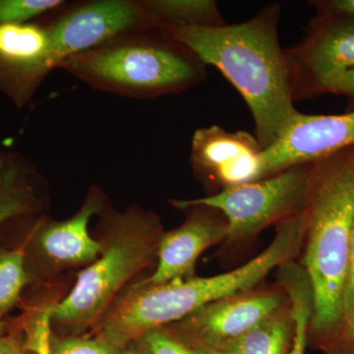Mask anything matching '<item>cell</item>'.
Listing matches in <instances>:
<instances>
[{"label": "cell", "instance_id": "1", "mask_svg": "<svg viewBox=\"0 0 354 354\" xmlns=\"http://www.w3.org/2000/svg\"><path fill=\"white\" fill-rule=\"evenodd\" d=\"M281 6H266L239 24L176 26L160 31L212 65L243 97L263 150L278 141L300 111L295 106L285 50L279 41Z\"/></svg>", "mask_w": 354, "mask_h": 354}, {"label": "cell", "instance_id": "2", "mask_svg": "<svg viewBox=\"0 0 354 354\" xmlns=\"http://www.w3.org/2000/svg\"><path fill=\"white\" fill-rule=\"evenodd\" d=\"M306 212L277 225L271 244L245 264L212 277H189L160 285L143 281L123 290L97 325L99 335L124 349L148 330L183 320L206 304L257 288L276 268L304 248Z\"/></svg>", "mask_w": 354, "mask_h": 354}, {"label": "cell", "instance_id": "3", "mask_svg": "<svg viewBox=\"0 0 354 354\" xmlns=\"http://www.w3.org/2000/svg\"><path fill=\"white\" fill-rule=\"evenodd\" d=\"M339 153L314 162L305 208L304 268L313 295L308 344L318 348L344 317L354 221V153Z\"/></svg>", "mask_w": 354, "mask_h": 354}, {"label": "cell", "instance_id": "4", "mask_svg": "<svg viewBox=\"0 0 354 354\" xmlns=\"http://www.w3.org/2000/svg\"><path fill=\"white\" fill-rule=\"evenodd\" d=\"M59 68L97 90L134 99L178 94L207 75L192 51L160 30L118 37L72 55Z\"/></svg>", "mask_w": 354, "mask_h": 354}, {"label": "cell", "instance_id": "5", "mask_svg": "<svg viewBox=\"0 0 354 354\" xmlns=\"http://www.w3.org/2000/svg\"><path fill=\"white\" fill-rule=\"evenodd\" d=\"M164 232L158 216L142 209L109 215L99 258L64 300L51 305V326L78 334L99 325L125 286L157 260Z\"/></svg>", "mask_w": 354, "mask_h": 354}, {"label": "cell", "instance_id": "6", "mask_svg": "<svg viewBox=\"0 0 354 354\" xmlns=\"http://www.w3.org/2000/svg\"><path fill=\"white\" fill-rule=\"evenodd\" d=\"M313 164L295 165L253 183L225 188L209 196L174 200L176 209L206 206L220 211L228 225L227 242L246 241L306 208Z\"/></svg>", "mask_w": 354, "mask_h": 354}, {"label": "cell", "instance_id": "7", "mask_svg": "<svg viewBox=\"0 0 354 354\" xmlns=\"http://www.w3.org/2000/svg\"><path fill=\"white\" fill-rule=\"evenodd\" d=\"M51 69L67 58L130 32L157 31L155 18L132 0H97L70 9L46 25Z\"/></svg>", "mask_w": 354, "mask_h": 354}, {"label": "cell", "instance_id": "8", "mask_svg": "<svg viewBox=\"0 0 354 354\" xmlns=\"http://www.w3.org/2000/svg\"><path fill=\"white\" fill-rule=\"evenodd\" d=\"M288 302L281 286L255 288L206 304L167 328L193 349L220 353Z\"/></svg>", "mask_w": 354, "mask_h": 354}, {"label": "cell", "instance_id": "9", "mask_svg": "<svg viewBox=\"0 0 354 354\" xmlns=\"http://www.w3.org/2000/svg\"><path fill=\"white\" fill-rule=\"evenodd\" d=\"M328 14L304 41L285 50L295 102L316 95L327 79L354 67V19Z\"/></svg>", "mask_w": 354, "mask_h": 354}, {"label": "cell", "instance_id": "10", "mask_svg": "<svg viewBox=\"0 0 354 354\" xmlns=\"http://www.w3.org/2000/svg\"><path fill=\"white\" fill-rule=\"evenodd\" d=\"M354 147V111L339 115L300 113L285 134L263 150L262 178L314 164Z\"/></svg>", "mask_w": 354, "mask_h": 354}, {"label": "cell", "instance_id": "11", "mask_svg": "<svg viewBox=\"0 0 354 354\" xmlns=\"http://www.w3.org/2000/svg\"><path fill=\"white\" fill-rule=\"evenodd\" d=\"M262 153L250 133L212 125L194 132L190 160L197 174L223 190L262 179Z\"/></svg>", "mask_w": 354, "mask_h": 354}, {"label": "cell", "instance_id": "12", "mask_svg": "<svg viewBox=\"0 0 354 354\" xmlns=\"http://www.w3.org/2000/svg\"><path fill=\"white\" fill-rule=\"evenodd\" d=\"M184 211L188 212V216L183 225L162 234L157 268L143 283L160 285L194 276L201 254L227 241V221L220 211L206 206H192Z\"/></svg>", "mask_w": 354, "mask_h": 354}, {"label": "cell", "instance_id": "13", "mask_svg": "<svg viewBox=\"0 0 354 354\" xmlns=\"http://www.w3.org/2000/svg\"><path fill=\"white\" fill-rule=\"evenodd\" d=\"M46 26L0 25V88L22 104L51 71Z\"/></svg>", "mask_w": 354, "mask_h": 354}, {"label": "cell", "instance_id": "14", "mask_svg": "<svg viewBox=\"0 0 354 354\" xmlns=\"http://www.w3.org/2000/svg\"><path fill=\"white\" fill-rule=\"evenodd\" d=\"M102 204L101 194L91 193L80 211L68 220L41 225L37 234L41 255L55 267L92 264L102 252V244L91 236L88 221L102 211Z\"/></svg>", "mask_w": 354, "mask_h": 354}, {"label": "cell", "instance_id": "15", "mask_svg": "<svg viewBox=\"0 0 354 354\" xmlns=\"http://www.w3.org/2000/svg\"><path fill=\"white\" fill-rule=\"evenodd\" d=\"M295 321L288 304L225 346L221 354H288L292 346Z\"/></svg>", "mask_w": 354, "mask_h": 354}, {"label": "cell", "instance_id": "16", "mask_svg": "<svg viewBox=\"0 0 354 354\" xmlns=\"http://www.w3.org/2000/svg\"><path fill=\"white\" fill-rule=\"evenodd\" d=\"M279 286L288 295L295 321L292 346L288 354H305L313 311V295L304 268L290 262L279 270Z\"/></svg>", "mask_w": 354, "mask_h": 354}, {"label": "cell", "instance_id": "17", "mask_svg": "<svg viewBox=\"0 0 354 354\" xmlns=\"http://www.w3.org/2000/svg\"><path fill=\"white\" fill-rule=\"evenodd\" d=\"M141 3L157 21L160 30L176 26L216 27L225 24L214 0H142Z\"/></svg>", "mask_w": 354, "mask_h": 354}, {"label": "cell", "instance_id": "18", "mask_svg": "<svg viewBox=\"0 0 354 354\" xmlns=\"http://www.w3.org/2000/svg\"><path fill=\"white\" fill-rule=\"evenodd\" d=\"M29 281L25 269V247L13 250L0 248V317L19 301L21 292Z\"/></svg>", "mask_w": 354, "mask_h": 354}, {"label": "cell", "instance_id": "19", "mask_svg": "<svg viewBox=\"0 0 354 354\" xmlns=\"http://www.w3.org/2000/svg\"><path fill=\"white\" fill-rule=\"evenodd\" d=\"M62 3V0H0V25L23 24Z\"/></svg>", "mask_w": 354, "mask_h": 354}, {"label": "cell", "instance_id": "20", "mask_svg": "<svg viewBox=\"0 0 354 354\" xmlns=\"http://www.w3.org/2000/svg\"><path fill=\"white\" fill-rule=\"evenodd\" d=\"M123 349L97 335L95 337H68L53 339L51 335L50 354H121Z\"/></svg>", "mask_w": 354, "mask_h": 354}, {"label": "cell", "instance_id": "21", "mask_svg": "<svg viewBox=\"0 0 354 354\" xmlns=\"http://www.w3.org/2000/svg\"><path fill=\"white\" fill-rule=\"evenodd\" d=\"M24 191L18 183L15 171L10 169L0 176V225L11 216L27 211ZM4 325L0 321V335H3Z\"/></svg>", "mask_w": 354, "mask_h": 354}, {"label": "cell", "instance_id": "22", "mask_svg": "<svg viewBox=\"0 0 354 354\" xmlns=\"http://www.w3.org/2000/svg\"><path fill=\"white\" fill-rule=\"evenodd\" d=\"M136 341L147 354H196L195 349L184 344L167 327L148 330Z\"/></svg>", "mask_w": 354, "mask_h": 354}, {"label": "cell", "instance_id": "23", "mask_svg": "<svg viewBox=\"0 0 354 354\" xmlns=\"http://www.w3.org/2000/svg\"><path fill=\"white\" fill-rule=\"evenodd\" d=\"M50 306L46 307L32 319L27 329L25 348L36 354H50Z\"/></svg>", "mask_w": 354, "mask_h": 354}, {"label": "cell", "instance_id": "24", "mask_svg": "<svg viewBox=\"0 0 354 354\" xmlns=\"http://www.w3.org/2000/svg\"><path fill=\"white\" fill-rule=\"evenodd\" d=\"M319 348L324 354H354V316L344 317L334 334Z\"/></svg>", "mask_w": 354, "mask_h": 354}, {"label": "cell", "instance_id": "25", "mask_svg": "<svg viewBox=\"0 0 354 354\" xmlns=\"http://www.w3.org/2000/svg\"><path fill=\"white\" fill-rule=\"evenodd\" d=\"M324 93L344 95L354 100V67L330 77L321 84L316 95Z\"/></svg>", "mask_w": 354, "mask_h": 354}, {"label": "cell", "instance_id": "26", "mask_svg": "<svg viewBox=\"0 0 354 354\" xmlns=\"http://www.w3.org/2000/svg\"><path fill=\"white\" fill-rule=\"evenodd\" d=\"M348 316H354V221L351 232L348 281L344 292V317Z\"/></svg>", "mask_w": 354, "mask_h": 354}, {"label": "cell", "instance_id": "27", "mask_svg": "<svg viewBox=\"0 0 354 354\" xmlns=\"http://www.w3.org/2000/svg\"><path fill=\"white\" fill-rule=\"evenodd\" d=\"M316 7H321L325 13L346 16L354 19V0H333L328 2H315Z\"/></svg>", "mask_w": 354, "mask_h": 354}, {"label": "cell", "instance_id": "28", "mask_svg": "<svg viewBox=\"0 0 354 354\" xmlns=\"http://www.w3.org/2000/svg\"><path fill=\"white\" fill-rule=\"evenodd\" d=\"M0 354H23L19 342L12 335H0Z\"/></svg>", "mask_w": 354, "mask_h": 354}, {"label": "cell", "instance_id": "29", "mask_svg": "<svg viewBox=\"0 0 354 354\" xmlns=\"http://www.w3.org/2000/svg\"><path fill=\"white\" fill-rule=\"evenodd\" d=\"M121 354H147L138 341L130 342Z\"/></svg>", "mask_w": 354, "mask_h": 354}, {"label": "cell", "instance_id": "30", "mask_svg": "<svg viewBox=\"0 0 354 354\" xmlns=\"http://www.w3.org/2000/svg\"><path fill=\"white\" fill-rule=\"evenodd\" d=\"M196 354H221L216 351H206V349H195Z\"/></svg>", "mask_w": 354, "mask_h": 354}, {"label": "cell", "instance_id": "31", "mask_svg": "<svg viewBox=\"0 0 354 354\" xmlns=\"http://www.w3.org/2000/svg\"><path fill=\"white\" fill-rule=\"evenodd\" d=\"M1 167H2V162H1V160H0V169H1Z\"/></svg>", "mask_w": 354, "mask_h": 354}]
</instances>
